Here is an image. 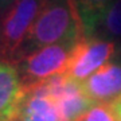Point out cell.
<instances>
[{
    "label": "cell",
    "mask_w": 121,
    "mask_h": 121,
    "mask_svg": "<svg viewBox=\"0 0 121 121\" xmlns=\"http://www.w3.org/2000/svg\"><path fill=\"white\" fill-rule=\"evenodd\" d=\"M83 35L75 0H47L17 58L48 44L75 42Z\"/></svg>",
    "instance_id": "obj_1"
},
{
    "label": "cell",
    "mask_w": 121,
    "mask_h": 121,
    "mask_svg": "<svg viewBox=\"0 0 121 121\" xmlns=\"http://www.w3.org/2000/svg\"><path fill=\"white\" fill-rule=\"evenodd\" d=\"M47 0H16L0 16V59L15 62Z\"/></svg>",
    "instance_id": "obj_2"
},
{
    "label": "cell",
    "mask_w": 121,
    "mask_h": 121,
    "mask_svg": "<svg viewBox=\"0 0 121 121\" xmlns=\"http://www.w3.org/2000/svg\"><path fill=\"white\" fill-rule=\"evenodd\" d=\"M77 42V40H75ZM75 42H60L28 52L15 60L23 86H32L48 78L66 74Z\"/></svg>",
    "instance_id": "obj_3"
},
{
    "label": "cell",
    "mask_w": 121,
    "mask_h": 121,
    "mask_svg": "<svg viewBox=\"0 0 121 121\" xmlns=\"http://www.w3.org/2000/svg\"><path fill=\"white\" fill-rule=\"evenodd\" d=\"M116 52L117 44L114 40L83 35L74 43L73 55L66 74L71 79L82 83L101 66L106 65Z\"/></svg>",
    "instance_id": "obj_4"
},
{
    "label": "cell",
    "mask_w": 121,
    "mask_h": 121,
    "mask_svg": "<svg viewBox=\"0 0 121 121\" xmlns=\"http://www.w3.org/2000/svg\"><path fill=\"white\" fill-rule=\"evenodd\" d=\"M48 95L55 102L60 121H78L94 104L82 85L74 81L67 74H58L43 81Z\"/></svg>",
    "instance_id": "obj_5"
},
{
    "label": "cell",
    "mask_w": 121,
    "mask_h": 121,
    "mask_svg": "<svg viewBox=\"0 0 121 121\" xmlns=\"http://www.w3.org/2000/svg\"><path fill=\"white\" fill-rule=\"evenodd\" d=\"M12 121H60L55 102L43 82L23 86V94Z\"/></svg>",
    "instance_id": "obj_6"
},
{
    "label": "cell",
    "mask_w": 121,
    "mask_h": 121,
    "mask_svg": "<svg viewBox=\"0 0 121 121\" xmlns=\"http://www.w3.org/2000/svg\"><path fill=\"white\" fill-rule=\"evenodd\" d=\"M82 89L93 102H113L121 97V63L109 62L85 79Z\"/></svg>",
    "instance_id": "obj_7"
},
{
    "label": "cell",
    "mask_w": 121,
    "mask_h": 121,
    "mask_svg": "<svg viewBox=\"0 0 121 121\" xmlns=\"http://www.w3.org/2000/svg\"><path fill=\"white\" fill-rule=\"evenodd\" d=\"M23 94V85L15 62L0 59V121H12Z\"/></svg>",
    "instance_id": "obj_8"
},
{
    "label": "cell",
    "mask_w": 121,
    "mask_h": 121,
    "mask_svg": "<svg viewBox=\"0 0 121 121\" xmlns=\"http://www.w3.org/2000/svg\"><path fill=\"white\" fill-rule=\"evenodd\" d=\"M94 36L114 40L121 39V0H114L99 16Z\"/></svg>",
    "instance_id": "obj_9"
},
{
    "label": "cell",
    "mask_w": 121,
    "mask_h": 121,
    "mask_svg": "<svg viewBox=\"0 0 121 121\" xmlns=\"http://www.w3.org/2000/svg\"><path fill=\"white\" fill-rule=\"evenodd\" d=\"M114 0H75L77 9L82 22L83 34L86 36H94L95 24L99 16Z\"/></svg>",
    "instance_id": "obj_10"
},
{
    "label": "cell",
    "mask_w": 121,
    "mask_h": 121,
    "mask_svg": "<svg viewBox=\"0 0 121 121\" xmlns=\"http://www.w3.org/2000/svg\"><path fill=\"white\" fill-rule=\"evenodd\" d=\"M78 121H117L112 104L94 102Z\"/></svg>",
    "instance_id": "obj_11"
},
{
    "label": "cell",
    "mask_w": 121,
    "mask_h": 121,
    "mask_svg": "<svg viewBox=\"0 0 121 121\" xmlns=\"http://www.w3.org/2000/svg\"><path fill=\"white\" fill-rule=\"evenodd\" d=\"M110 104H112L113 112H114V116H116L117 121H121V97L117 98L116 101L110 102Z\"/></svg>",
    "instance_id": "obj_12"
},
{
    "label": "cell",
    "mask_w": 121,
    "mask_h": 121,
    "mask_svg": "<svg viewBox=\"0 0 121 121\" xmlns=\"http://www.w3.org/2000/svg\"><path fill=\"white\" fill-rule=\"evenodd\" d=\"M16 0H0V16L4 13L5 9H8Z\"/></svg>",
    "instance_id": "obj_13"
}]
</instances>
